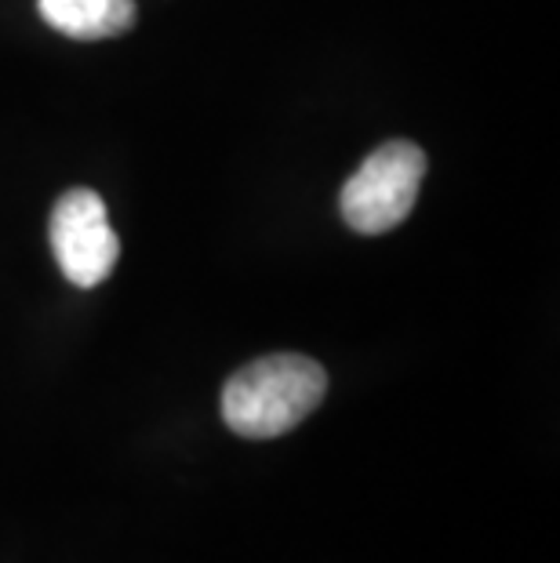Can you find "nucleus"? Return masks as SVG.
<instances>
[{"instance_id":"f257e3e1","label":"nucleus","mask_w":560,"mask_h":563,"mask_svg":"<svg viewBox=\"0 0 560 563\" xmlns=\"http://www.w3.org/2000/svg\"><path fill=\"white\" fill-rule=\"evenodd\" d=\"M328 393V371L303 353H270L244 364L222 386V422L244 440L292 433Z\"/></svg>"},{"instance_id":"f03ea898","label":"nucleus","mask_w":560,"mask_h":563,"mask_svg":"<svg viewBox=\"0 0 560 563\" xmlns=\"http://www.w3.org/2000/svg\"><path fill=\"white\" fill-rule=\"evenodd\" d=\"M426 175V153L408 139L383 142L372 157L350 175L339 194L345 225L361 236L389 233L408 219Z\"/></svg>"},{"instance_id":"7ed1b4c3","label":"nucleus","mask_w":560,"mask_h":563,"mask_svg":"<svg viewBox=\"0 0 560 563\" xmlns=\"http://www.w3.org/2000/svg\"><path fill=\"white\" fill-rule=\"evenodd\" d=\"M47 241H52L58 269L74 287H99L102 280H110L117 255H121L102 197L80 186L66 189L55 200Z\"/></svg>"},{"instance_id":"20e7f679","label":"nucleus","mask_w":560,"mask_h":563,"mask_svg":"<svg viewBox=\"0 0 560 563\" xmlns=\"http://www.w3.org/2000/svg\"><path fill=\"white\" fill-rule=\"evenodd\" d=\"M41 19L63 37L106 41L135 26V0H37Z\"/></svg>"}]
</instances>
